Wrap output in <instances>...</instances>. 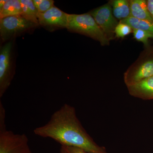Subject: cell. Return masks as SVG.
<instances>
[{
    "instance_id": "obj_1",
    "label": "cell",
    "mask_w": 153,
    "mask_h": 153,
    "mask_svg": "<svg viewBox=\"0 0 153 153\" xmlns=\"http://www.w3.org/2000/svg\"><path fill=\"white\" fill-rule=\"evenodd\" d=\"M36 135L49 138L61 146L79 148L94 153H108L87 133L76 116L74 107L65 104L52 114L46 124L34 130Z\"/></svg>"
},
{
    "instance_id": "obj_2",
    "label": "cell",
    "mask_w": 153,
    "mask_h": 153,
    "mask_svg": "<svg viewBox=\"0 0 153 153\" xmlns=\"http://www.w3.org/2000/svg\"><path fill=\"white\" fill-rule=\"evenodd\" d=\"M67 29L99 41L102 46L108 45L109 40L89 13L68 14Z\"/></svg>"
},
{
    "instance_id": "obj_3",
    "label": "cell",
    "mask_w": 153,
    "mask_h": 153,
    "mask_svg": "<svg viewBox=\"0 0 153 153\" xmlns=\"http://www.w3.org/2000/svg\"><path fill=\"white\" fill-rule=\"evenodd\" d=\"M39 25L20 16L0 19V36L3 41L12 40L16 36Z\"/></svg>"
},
{
    "instance_id": "obj_4",
    "label": "cell",
    "mask_w": 153,
    "mask_h": 153,
    "mask_svg": "<svg viewBox=\"0 0 153 153\" xmlns=\"http://www.w3.org/2000/svg\"><path fill=\"white\" fill-rule=\"evenodd\" d=\"M14 40L9 41L0 49V97L10 85L13 77V47Z\"/></svg>"
},
{
    "instance_id": "obj_5",
    "label": "cell",
    "mask_w": 153,
    "mask_h": 153,
    "mask_svg": "<svg viewBox=\"0 0 153 153\" xmlns=\"http://www.w3.org/2000/svg\"><path fill=\"white\" fill-rule=\"evenodd\" d=\"M28 142L25 134L0 131V153H32Z\"/></svg>"
},
{
    "instance_id": "obj_6",
    "label": "cell",
    "mask_w": 153,
    "mask_h": 153,
    "mask_svg": "<svg viewBox=\"0 0 153 153\" xmlns=\"http://www.w3.org/2000/svg\"><path fill=\"white\" fill-rule=\"evenodd\" d=\"M89 13L93 17L108 40L113 39L115 30L119 22L114 16L111 5L109 4L103 5Z\"/></svg>"
},
{
    "instance_id": "obj_7",
    "label": "cell",
    "mask_w": 153,
    "mask_h": 153,
    "mask_svg": "<svg viewBox=\"0 0 153 153\" xmlns=\"http://www.w3.org/2000/svg\"><path fill=\"white\" fill-rule=\"evenodd\" d=\"M153 76V59H147L128 69L124 74V80L127 86Z\"/></svg>"
},
{
    "instance_id": "obj_8",
    "label": "cell",
    "mask_w": 153,
    "mask_h": 153,
    "mask_svg": "<svg viewBox=\"0 0 153 153\" xmlns=\"http://www.w3.org/2000/svg\"><path fill=\"white\" fill-rule=\"evenodd\" d=\"M68 14L53 6L44 13H38L37 17L39 25L43 27L67 29Z\"/></svg>"
},
{
    "instance_id": "obj_9",
    "label": "cell",
    "mask_w": 153,
    "mask_h": 153,
    "mask_svg": "<svg viewBox=\"0 0 153 153\" xmlns=\"http://www.w3.org/2000/svg\"><path fill=\"white\" fill-rule=\"evenodd\" d=\"M127 88L132 96L145 100L153 99V76Z\"/></svg>"
},
{
    "instance_id": "obj_10",
    "label": "cell",
    "mask_w": 153,
    "mask_h": 153,
    "mask_svg": "<svg viewBox=\"0 0 153 153\" xmlns=\"http://www.w3.org/2000/svg\"><path fill=\"white\" fill-rule=\"evenodd\" d=\"M130 16L140 19L152 21L149 10L147 1L146 0H130Z\"/></svg>"
},
{
    "instance_id": "obj_11",
    "label": "cell",
    "mask_w": 153,
    "mask_h": 153,
    "mask_svg": "<svg viewBox=\"0 0 153 153\" xmlns=\"http://www.w3.org/2000/svg\"><path fill=\"white\" fill-rule=\"evenodd\" d=\"M112 13L115 18L121 21L130 16L129 1L114 0L111 1Z\"/></svg>"
},
{
    "instance_id": "obj_12",
    "label": "cell",
    "mask_w": 153,
    "mask_h": 153,
    "mask_svg": "<svg viewBox=\"0 0 153 153\" xmlns=\"http://www.w3.org/2000/svg\"><path fill=\"white\" fill-rule=\"evenodd\" d=\"M22 10L20 0H7L0 10V19L22 15Z\"/></svg>"
},
{
    "instance_id": "obj_13",
    "label": "cell",
    "mask_w": 153,
    "mask_h": 153,
    "mask_svg": "<svg viewBox=\"0 0 153 153\" xmlns=\"http://www.w3.org/2000/svg\"><path fill=\"white\" fill-rule=\"evenodd\" d=\"M120 22L128 25L133 29L140 30L153 34V22L130 16Z\"/></svg>"
},
{
    "instance_id": "obj_14",
    "label": "cell",
    "mask_w": 153,
    "mask_h": 153,
    "mask_svg": "<svg viewBox=\"0 0 153 153\" xmlns=\"http://www.w3.org/2000/svg\"><path fill=\"white\" fill-rule=\"evenodd\" d=\"M22 5V16L39 25L37 14L38 12L32 0H20Z\"/></svg>"
},
{
    "instance_id": "obj_15",
    "label": "cell",
    "mask_w": 153,
    "mask_h": 153,
    "mask_svg": "<svg viewBox=\"0 0 153 153\" xmlns=\"http://www.w3.org/2000/svg\"><path fill=\"white\" fill-rule=\"evenodd\" d=\"M134 38L137 41L142 42L145 45H148L149 39L153 38V34L140 30L134 29L133 30Z\"/></svg>"
},
{
    "instance_id": "obj_16",
    "label": "cell",
    "mask_w": 153,
    "mask_h": 153,
    "mask_svg": "<svg viewBox=\"0 0 153 153\" xmlns=\"http://www.w3.org/2000/svg\"><path fill=\"white\" fill-rule=\"evenodd\" d=\"M33 1L38 13H44L54 6V1L52 0H33Z\"/></svg>"
},
{
    "instance_id": "obj_17",
    "label": "cell",
    "mask_w": 153,
    "mask_h": 153,
    "mask_svg": "<svg viewBox=\"0 0 153 153\" xmlns=\"http://www.w3.org/2000/svg\"><path fill=\"white\" fill-rule=\"evenodd\" d=\"M133 32V29L126 24L120 22L115 30V35L117 38H123Z\"/></svg>"
},
{
    "instance_id": "obj_18",
    "label": "cell",
    "mask_w": 153,
    "mask_h": 153,
    "mask_svg": "<svg viewBox=\"0 0 153 153\" xmlns=\"http://www.w3.org/2000/svg\"><path fill=\"white\" fill-rule=\"evenodd\" d=\"M61 146L63 147L68 153H94L86 152L79 148L64 146Z\"/></svg>"
},
{
    "instance_id": "obj_19",
    "label": "cell",
    "mask_w": 153,
    "mask_h": 153,
    "mask_svg": "<svg viewBox=\"0 0 153 153\" xmlns=\"http://www.w3.org/2000/svg\"><path fill=\"white\" fill-rule=\"evenodd\" d=\"M147 4L148 10L153 20V0H147Z\"/></svg>"
},
{
    "instance_id": "obj_20",
    "label": "cell",
    "mask_w": 153,
    "mask_h": 153,
    "mask_svg": "<svg viewBox=\"0 0 153 153\" xmlns=\"http://www.w3.org/2000/svg\"><path fill=\"white\" fill-rule=\"evenodd\" d=\"M7 0H1L0 1V10L2 9Z\"/></svg>"
},
{
    "instance_id": "obj_21",
    "label": "cell",
    "mask_w": 153,
    "mask_h": 153,
    "mask_svg": "<svg viewBox=\"0 0 153 153\" xmlns=\"http://www.w3.org/2000/svg\"><path fill=\"white\" fill-rule=\"evenodd\" d=\"M60 153H68L63 147L61 146L60 149Z\"/></svg>"
}]
</instances>
